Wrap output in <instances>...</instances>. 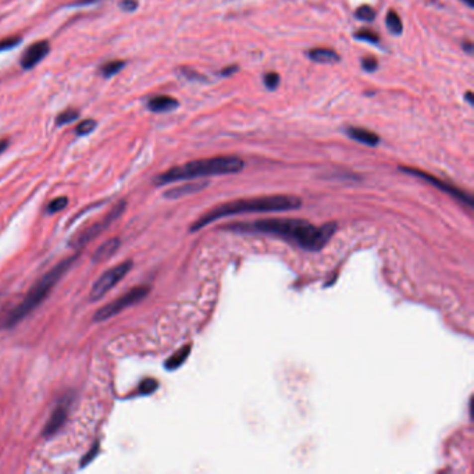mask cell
<instances>
[{
  "mask_svg": "<svg viewBox=\"0 0 474 474\" xmlns=\"http://www.w3.org/2000/svg\"><path fill=\"white\" fill-rule=\"evenodd\" d=\"M231 230L241 232H259L293 241L306 251L317 252L323 249L337 231V224H324L316 227L298 218H267L255 223H238L230 225Z\"/></svg>",
  "mask_w": 474,
  "mask_h": 474,
  "instance_id": "1",
  "label": "cell"
},
{
  "mask_svg": "<svg viewBox=\"0 0 474 474\" xmlns=\"http://www.w3.org/2000/svg\"><path fill=\"white\" fill-rule=\"evenodd\" d=\"M302 200L296 196L291 195H270V196L251 197V199H238L232 202L218 204L213 207L210 211L197 218V221L192 227L190 231L202 230L207 224L216 221L218 218L235 214H245V213H270V211H286L299 209Z\"/></svg>",
  "mask_w": 474,
  "mask_h": 474,
  "instance_id": "2",
  "label": "cell"
},
{
  "mask_svg": "<svg viewBox=\"0 0 474 474\" xmlns=\"http://www.w3.org/2000/svg\"><path fill=\"white\" fill-rule=\"evenodd\" d=\"M244 169V162L237 156H218L210 159H202L190 162L183 166H177L156 177L155 183L157 185H166L176 181L195 180L200 177L224 176L235 174Z\"/></svg>",
  "mask_w": 474,
  "mask_h": 474,
  "instance_id": "3",
  "label": "cell"
},
{
  "mask_svg": "<svg viewBox=\"0 0 474 474\" xmlns=\"http://www.w3.org/2000/svg\"><path fill=\"white\" fill-rule=\"evenodd\" d=\"M77 258H78V256L75 255V256H71V258L64 259L61 263L54 266L52 270L48 271V273L29 289V292L25 295V298L22 299V302L18 303V305L15 306L14 309H11V310L4 316L3 321H1V327H3V328H11L14 325L18 324L21 320H24V318L27 317L29 313L34 312L35 309L41 305L45 299L48 298L49 292L53 289L54 285L60 281V278L63 277V276L67 273L68 269L74 264Z\"/></svg>",
  "mask_w": 474,
  "mask_h": 474,
  "instance_id": "4",
  "label": "cell"
},
{
  "mask_svg": "<svg viewBox=\"0 0 474 474\" xmlns=\"http://www.w3.org/2000/svg\"><path fill=\"white\" fill-rule=\"evenodd\" d=\"M149 291V286H145V285L129 289L128 292H125L124 295H121L120 298H117L115 300H113V302H110L107 305L103 306L102 309H99V310L95 313L94 320H95L96 323H99V321H104V320L111 318L113 316H115V314L121 313L122 310L128 309L129 306L141 302L142 299L148 296Z\"/></svg>",
  "mask_w": 474,
  "mask_h": 474,
  "instance_id": "5",
  "label": "cell"
},
{
  "mask_svg": "<svg viewBox=\"0 0 474 474\" xmlns=\"http://www.w3.org/2000/svg\"><path fill=\"white\" fill-rule=\"evenodd\" d=\"M125 204L127 203H125L124 200H121L118 204H115L114 207L104 216V218H102V220L97 221V223H94L91 227L85 228V230L80 232V234H77V235L71 239L70 245H71L73 248H75V249H81V248H84L85 245L88 244L89 241H92V239H95L96 237H99L103 231H106V228H107L110 224L117 220V217L121 216L122 211L125 210Z\"/></svg>",
  "mask_w": 474,
  "mask_h": 474,
  "instance_id": "6",
  "label": "cell"
},
{
  "mask_svg": "<svg viewBox=\"0 0 474 474\" xmlns=\"http://www.w3.org/2000/svg\"><path fill=\"white\" fill-rule=\"evenodd\" d=\"M132 262L127 260V262H122L118 266H115L113 269L107 270L102 277L96 281L92 289H91V300H99V299L104 296L114 285H117L122 278L125 277L129 273V270L132 269Z\"/></svg>",
  "mask_w": 474,
  "mask_h": 474,
  "instance_id": "7",
  "label": "cell"
},
{
  "mask_svg": "<svg viewBox=\"0 0 474 474\" xmlns=\"http://www.w3.org/2000/svg\"><path fill=\"white\" fill-rule=\"evenodd\" d=\"M400 170H402V171H405V173H407V174H410V176L419 177V178L424 180V181H427L428 184L434 185L435 188L441 190L442 192H447V193H449L451 196L455 197V199H458V200H461V202H463V203L469 204V206H473V199H472V196L468 195V193H465L463 190H458V188L454 187V185L444 183V181H441V180H438V178H435V177L427 174V173L421 171V170L410 169V167H400Z\"/></svg>",
  "mask_w": 474,
  "mask_h": 474,
  "instance_id": "8",
  "label": "cell"
},
{
  "mask_svg": "<svg viewBox=\"0 0 474 474\" xmlns=\"http://www.w3.org/2000/svg\"><path fill=\"white\" fill-rule=\"evenodd\" d=\"M49 52H50V45L48 41H39L29 45L27 50L22 53L21 67L25 68V70H31L38 63H41L48 56Z\"/></svg>",
  "mask_w": 474,
  "mask_h": 474,
  "instance_id": "9",
  "label": "cell"
},
{
  "mask_svg": "<svg viewBox=\"0 0 474 474\" xmlns=\"http://www.w3.org/2000/svg\"><path fill=\"white\" fill-rule=\"evenodd\" d=\"M68 407H70V405L66 402V403H60L59 406L54 409L50 419H49L48 424L43 428V435L45 437H52V435L60 431L61 427L64 426V423L67 421Z\"/></svg>",
  "mask_w": 474,
  "mask_h": 474,
  "instance_id": "10",
  "label": "cell"
},
{
  "mask_svg": "<svg viewBox=\"0 0 474 474\" xmlns=\"http://www.w3.org/2000/svg\"><path fill=\"white\" fill-rule=\"evenodd\" d=\"M177 107H178V100L167 95L155 96L148 102V108L153 113H170Z\"/></svg>",
  "mask_w": 474,
  "mask_h": 474,
  "instance_id": "11",
  "label": "cell"
},
{
  "mask_svg": "<svg viewBox=\"0 0 474 474\" xmlns=\"http://www.w3.org/2000/svg\"><path fill=\"white\" fill-rule=\"evenodd\" d=\"M346 134L349 138H352L355 141L360 143H365L367 146H377L379 143V136L374 134L372 131H367L365 128H356V127H349L346 129Z\"/></svg>",
  "mask_w": 474,
  "mask_h": 474,
  "instance_id": "12",
  "label": "cell"
},
{
  "mask_svg": "<svg viewBox=\"0 0 474 474\" xmlns=\"http://www.w3.org/2000/svg\"><path fill=\"white\" fill-rule=\"evenodd\" d=\"M207 185H209V184L206 183V181L185 184V185H181V187H176V188H173V190H169L164 193V196L169 197V199H178V197L187 196V195H190V193L200 192V190H204Z\"/></svg>",
  "mask_w": 474,
  "mask_h": 474,
  "instance_id": "13",
  "label": "cell"
},
{
  "mask_svg": "<svg viewBox=\"0 0 474 474\" xmlns=\"http://www.w3.org/2000/svg\"><path fill=\"white\" fill-rule=\"evenodd\" d=\"M306 54H307V57L310 60L316 61V63H321V64H334V63H338L341 60V57H339L337 52L327 48L310 49Z\"/></svg>",
  "mask_w": 474,
  "mask_h": 474,
  "instance_id": "14",
  "label": "cell"
},
{
  "mask_svg": "<svg viewBox=\"0 0 474 474\" xmlns=\"http://www.w3.org/2000/svg\"><path fill=\"white\" fill-rule=\"evenodd\" d=\"M120 248V241L118 238H113V239H108L104 244L100 245L94 253L92 256V262L94 263H100L103 260H107L108 258H111L114 255L117 249Z\"/></svg>",
  "mask_w": 474,
  "mask_h": 474,
  "instance_id": "15",
  "label": "cell"
},
{
  "mask_svg": "<svg viewBox=\"0 0 474 474\" xmlns=\"http://www.w3.org/2000/svg\"><path fill=\"white\" fill-rule=\"evenodd\" d=\"M190 353V345L183 346L181 349H178L174 355H171L169 359L166 360L164 367H166L167 370H170V372L180 369V367L183 366L184 363H185V360L188 359Z\"/></svg>",
  "mask_w": 474,
  "mask_h": 474,
  "instance_id": "16",
  "label": "cell"
},
{
  "mask_svg": "<svg viewBox=\"0 0 474 474\" xmlns=\"http://www.w3.org/2000/svg\"><path fill=\"white\" fill-rule=\"evenodd\" d=\"M386 27L389 29V32H392L393 35H400L403 31V25H402V20L398 15V13H395L393 10H391L389 13L386 14Z\"/></svg>",
  "mask_w": 474,
  "mask_h": 474,
  "instance_id": "17",
  "label": "cell"
},
{
  "mask_svg": "<svg viewBox=\"0 0 474 474\" xmlns=\"http://www.w3.org/2000/svg\"><path fill=\"white\" fill-rule=\"evenodd\" d=\"M125 66V61L122 60H111L106 63V64H103L102 67H100V71H102V74L108 78V77H113L117 73H120L122 68Z\"/></svg>",
  "mask_w": 474,
  "mask_h": 474,
  "instance_id": "18",
  "label": "cell"
},
{
  "mask_svg": "<svg viewBox=\"0 0 474 474\" xmlns=\"http://www.w3.org/2000/svg\"><path fill=\"white\" fill-rule=\"evenodd\" d=\"M78 117H80V111H78V110H75V108H67V110H64L63 113H60L59 117L56 118V124H57V125H66V124L75 121Z\"/></svg>",
  "mask_w": 474,
  "mask_h": 474,
  "instance_id": "19",
  "label": "cell"
},
{
  "mask_svg": "<svg viewBox=\"0 0 474 474\" xmlns=\"http://www.w3.org/2000/svg\"><path fill=\"white\" fill-rule=\"evenodd\" d=\"M157 386H159V382H157L156 379H146L141 382L138 392L141 393V395H150V393H153L156 391Z\"/></svg>",
  "mask_w": 474,
  "mask_h": 474,
  "instance_id": "20",
  "label": "cell"
},
{
  "mask_svg": "<svg viewBox=\"0 0 474 474\" xmlns=\"http://www.w3.org/2000/svg\"><path fill=\"white\" fill-rule=\"evenodd\" d=\"M355 38L356 39H359V41H365V42H370L373 45H379V36L377 34H374L373 31L370 29H362V31H358L356 34H355Z\"/></svg>",
  "mask_w": 474,
  "mask_h": 474,
  "instance_id": "21",
  "label": "cell"
},
{
  "mask_svg": "<svg viewBox=\"0 0 474 474\" xmlns=\"http://www.w3.org/2000/svg\"><path fill=\"white\" fill-rule=\"evenodd\" d=\"M68 204V199L66 196H60V197H56L53 199L50 203L48 204V213L49 214H53V213H57V211H61Z\"/></svg>",
  "mask_w": 474,
  "mask_h": 474,
  "instance_id": "22",
  "label": "cell"
},
{
  "mask_svg": "<svg viewBox=\"0 0 474 474\" xmlns=\"http://www.w3.org/2000/svg\"><path fill=\"white\" fill-rule=\"evenodd\" d=\"M95 128H96L95 120H84V121L78 124V127L75 128V132H77L80 136H84V135H88V134H91V132H92Z\"/></svg>",
  "mask_w": 474,
  "mask_h": 474,
  "instance_id": "23",
  "label": "cell"
},
{
  "mask_svg": "<svg viewBox=\"0 0 474 474\" xmlns=\"http://www.w3.org/2000/svg\"><path fill=\"white\" fill-rule=\"evenodd\" d=\"M356 18L366 21V22H372L376 18V13H374V10L370 6H362L356 11Z\"/></svg>",
  "mask_w": 474,
  "mask_h": 474,
  "instance_id": "24",
  "label": "cell"
},
{
  "mask_svg": "<svg viewBox=\"0 0 474 474\" xmlns=\"http://www.w3.org/2000/svg\"><path fill=\"white\" fill-rule=\"evenodd\" d=\"M21 42L20 36H8L0 41V52H4V50H10V49L18 46V43Z\"/></svg>",
  "mask_w": 474,
  "mask_h": 474,
  "instance_id": "25",
  "label": "cell"
},
{
  "mask_svg": "<svg viewBox=\"0 0 474 474\" xmlns=\"http://www.w3.org/2000/svg\"><path fill=\"white\" fill-rule=\"evenodd\" d=\"M264 85H266V88L270 89V91H276L278 85H280V75L277 73L266 74L264 75Z\"/></svg>",
  "mask_w": 474,
  "mask_h": 474,
  "instance_id": "26",
  "label": "cell"
},
{
  "mask_svg": "<svg viewBox=\"0 0 474 474\" xmlns=\"http://www.w3.org/2000/svg\"><path fill=\"white\" fill-rule=\"evenodd\" d=\"M377 67H379V61L376 60L374 57H365V59L362 60V68H363L365 71L372 73V71H376Z\"/></svg>",
  "mask_w": 474,
  "mask_h": 474,
  "instance_id": "27",
  "label": "cell"
},
{
  "mask_svg": "<svg viewBox=\"0 0 474 474\" xmlns=\"http://www.w3.org/2000/svg\"><path fill=\"white\" fill-rule=\"evenodd\" d=\"M120 7H121L124 11L127 13H132L138 8V0H121L120 1Z\"/></svg>",
  "mask_w": 474,
  "mask_h": 474,
  "instance_id": "28",
  "label": "cell"
},
{
  "mask_svg": "<svg viewBox=\"0 0 474 474\" xmlns=\"http://www.w3.org/2000/svg\"><path fill=\"white\" fill-rule=\"evenodd\" d=\"M97 452H99V442H96L95 445H94V448H92V449H91V451L88 452V455H87V456H85V458L82 459L81 468H85V466L88 465L89 462L92 461V459L95 458L96 455H97Z\"/></svg>",
  "mask_w": 474,
  "mask_h": 474,
  "instance_id": "29",
  "label": "cell"
},
{
  "mask_svg": "<svg viewBox=\"0 0 474 474\" xmlns=\"http://www.w3.org/2000/svg\"><path fill=\"white\" fill-rule=\"evenodd\" d=\"M183 74L184 77H185L187 80H190V81H199L197 78H202V80H203V77H200L197 73L192 71L190 68H183Z\"/></svg>",
  "mask_w": 474,
  "mask_h": 474,
  "instance_id": "30",
  "label": "cell"
},
{
  "mask_svg": "<svg viewBox=\"0 0 474 474\" xmlns=\"http://www.w3.org/2000/svg\"><path fill=\"white\" fill-rule=\"evenodd\" d=\"M99 0H75L74 3H71L70 6L78 7V6H89V4H95Z\"/></svg>",
  "mask_w": 474,
  "mask_h": 474,
  "instance_id": "31",
  "label": "cell"
},
{
  "mask_svg": "<svg viewBox=\"0 0 474 474\" xmlns=\"http://www.w3.org/2000/svg\"><path fill=\"white\" fill-rule=\"evenodd\" d=\"M237 71H238L237 66H231V67L224 68L223 71H221V75H223V77H228V75L234 74V73H237Z\"/></svg>",
  "mask_w": 474,
  "mask_h": 474,
  "instance_id": "32",
  "label": "cell"
},
{
  "mask_svg": "<svg viewBox=\"0 0 474 474\" xmlns=\"http://www.w3.org/2000/svg\"><path fill=\"white\" fill-rule=\"evenodd\" d=\"M463 49H466L469 53H472V52H473V45H472V42H465V43H463Z\"/></svg>",
  "mask_w": 474,
  "mask_h": 474,
  "instance_id": "33",
  "label": "cell"
},
{
  "mask_svg": "<svg viewBox=\"0 0 474 474\" xmlns=\"http://www.w3.org/2000/svg\"><path fill=\"white\" fill-rule=\"evenodd\" d=\"M7 145H8V141L4 139V141H0V152H3V150L6 149Z\"/></svg>",
  "mask_w": 474,
  "mask_h": 474,
  "instance_id": "34",
  "label": "cell"
},
{
  "mask_svg": "<svg viewBox=\"0 0 474 474\" xmlns=\"http://www.w3.org/2000/svg\"><path fill=\"white\" fill-rule=\"evenodd\" d=\"M466 99H468V102L470 103V104H473V94H472V92H468V94H466Z\"/></svg>",
  "mask_w": 474,
  "mask_h": 474,
  "instance_id": "35",
  "label": "cell"
},
{
  "mask_svg": "<svg viewBox=\"0 0 474 474\" xmlns=\"http://www.w3.org/2000/svg\"><path fill=\"white\" fill-rule=\"evenodd\" d=\"M463 3H466L469 7H473L474 6V0H462Z\"/></svg>",
  "mask_w": 474,
  "mask_h": 474,
  "instance_id": "36",
  "label": "cell"
}]
</instances>
